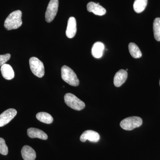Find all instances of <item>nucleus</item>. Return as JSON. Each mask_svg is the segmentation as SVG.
<instances>
[{"mask_svg":"<svg viewBox=\"0 0 160 160\" xmlns=\"http://www.w3.org/2000/svg\"><path fill=\"white\" fill-rule=\"evenodd\" d=\"M87 10L96 15L103 16L106 13V9L99 5V3L90 2L87 5Z\"/></svg>","mask_w":160,"mask_h":160,"instance_id":"1a4fd4ad","label":"nucleus"},{"mask_svg":"<svg viewBox=\"0 0 160 160\" xmlns=\"http://www.w3.org/2000/svg\"><path fill=\"white\" fill-rule=\"evenodd\" d=\"M11 58V55L9 53L6 54L0 55V66L6 64V62Z\"/></svg>","mask_w":160,"mask_h":160,"instance_id":"412c9836","label":"nucleus"},{"mask_svg":"<svg viewBox=\"0 0 160 160\" xmlns=\"http://www.w3.org/2000/svg\"><path fill=\"white\" fill-rule=\"evenodd\" d=\"M128 69H126V71H128Z\"/></svg>","mask_w":160,"mask_h":160,"instance_id":"4be33fe9","label":"nucleus"},{"mask_svg":"<svg viewBox=\"0 0 160 160\" xmlns=\"http://www.w3.org/2000/svg\"><path fill=\"white\" fill-rule=\"evenodd\" d=\"M100 135L96 132L93 130H86L83 132L80 137V141L82 142H86L87 140L93 142H97L99 141Z\"/></svg>","mask_w":160,"mask_h":160,"instance_id":"6e6552de","label":"nucleus"},{"mask_svg":"<svg viewBox=\"0 0 160 160\" xmlns=\"http://www.w3.org/2000/svg\"><path fill=\"white\" fill-rule=\"evenodd\" d=\"M58 0H50L45 14V18L47 22H51L54 19L58 12Z\"/></svg>","mask_w":160,"mask_h":160,"instance_id":"423d86ee","label":"nucleus"},{"mask_svg":"<svg viewBox=\"0 0 160 160\" xmlns=\"http://www.w3.org/2000/svg\"><path fill=\"white\" fill-rule=\"evenodd\" d=\"M148 0H135L133 9L135 12L139 13L142 12L147 6Z\"/></svg>","mask_w":160,"mask_h":160,"instance_id":"dca6fc26","label":"nucleus"},{"mask_svg":"<svg viewBox=\"0 0 160 160\" xmlns=\"http://www.w3.org/2000/svg\"><path fill=\"white\" fill-rule=\"evenodd\" d=\"M36 118L40 122L47 124H51L53 121L51 115L46 112H38L36 115Z\"/></svg>","mask_w":160,"mask_h":160,"instance_id":"f3484780","label":"nucleus"},{"mask_svg":"<svg viewBox=\"0 0 160 160\" xmlns=\"http://www.w3.org/2000/svg\"><path fill=\"white\" fill-rule=\"evenodd\" d=\"M105 46L101 42H97L93 44L92 48V54L96 58H100L103 56Z\"/></svg>","mask_w":160,"mask_h":160,"instance_id":"4468645a","label":"nucleus"},{"mask_svg":"<svg viewBox=\"0 0 160 160\" xmlns=\"http://www.w3.org/2000/svg\"><path fill=\"white\" fill-rule=\"evenodd\" d=\"M64 100L67 106L74 110L80 111L84 109L86 106L84 102L72 93H67L65 94Z\"/></svg>","mask_w":160,"mask_h":160,"instance_id":"7ed1b4c3","label":"nucleus"},{"mask_svg":"<svg viewBox=\"0 0 160 160\" xmlns=\"http://www.w3.org/2000/svg\"><path fill=\"white\" fill-rule=\"evenodd\" d=\"M129 50L132 57L134 58H139L142 56V52L137 45L134 43H129Z\"/></svg>","mask_w":160,"mask_h":160,"instance_id":"a211bd4d","label":"nucleus"},{"mask_svg":"<svg viewBox=\"0 0 160 160\" xmlns=\"http://www.w3.org/2000/svg\"><path fill=\"white\" fill-rule=\"evenodd\" d=\"M22 12L18 10L12 12L6 18L4 23V26L7 30L17 29L22 26Z\"/></svg>","mask_w":160,"mask_h":160,"instance_id":"f257e3e1","label":"nucleus"},{"mask_svg":"<svg viewBox=\"0 0 160 160\" xmlns=\"http://www.w3.org/2000/svg\"><path fill=\"white\" fill-rule=\"evenodd\" d=\"M62 79L69 85L77 86L79 85V80L74 71L66 66H64L61 69Z\"/></svg>","mask_w":160,"mask_h":160,"instance_id":"f03ea898","label":"nucleus"},{"mask_svg":"<svg viewBox=\"0 0 160 160\" xmlns=\"http://www.w3.org/2000/svg\"><path fill=\"white\" fill-rule=\"evenodd\" d=\"M1 71L3 77L6 80H12L14 77V71L9 64H5L1 66Z\"/></svg>","mask_w":160,"mask_h":160,"instance_id":"2eb2a0df","label":"nucleus"},{"mask_svg":"<svg viewBox=\"0 0 160 160\" xmlns=\"http://www.w3.org/2000/svg\"><path fill=\"white\" fill-rule=\"evenodd\" d=\"M27 134L32 138H38L42 140H47L48 136L45 132L39 129L34 128H30L27 130Z\"/></svg>","mask_w":160,"mask_h":160,"instance_id":"ddd939ff","label":"nucleus"},{"mask_svg":"<svg viewBox=\"0 0 160 160\" xmlns=\"http://www.w3.org/2000/svg\"><path fill=\"white\" fill-rule=\"evenodd\" d=\"M29 66L32 72L38 77H43L45 74V68L42 62L37 58H30L29 61Z\"/></svg>","mask_w":160,"mask_h":160,"instance_id":"39448f33","label":"nucleus"},{"mask_svg":"<svg viewBox=\"0 0 160 160\" xmlns=\"http://www.w3.org/2000/svg\"><path fill=\"white\" fill-rule=\"evenodd\" d=\"M17 114V111L14 109H7L0 115V127L7 125L14 118Z\"/></svg>","mask_w":160,"mask_h":160,"instance_id":"0eeeda50","label":"nucleus"},{"mask_svg":"<svg viewBox=\"0 0 160 160\" xmlns=\"http://www.w3.org/2000/svg\"><path fill=\"white\" fill-rule=\"evenodd\" d=\"M0 153L3 155H7L8 153V148L6 145L5 140L0 138Z\"/></svg>","mask_w":160,"mask_h":160,"instance_id":"aec40b11","label":"nucleus"},{"mask_svg":"<svg viewBox=\"0 0 160 160\" xmlns=\"http://www.w3.org/2000/svg\"><path fill=\"white\" fill-rule=\"evenodd\" d=\"M21 153L24 160H35L36 158L35 151L29 146H23L21 151Z\"/></svg>","mask_w":160,"mask_h":160,"instance_id":"f8f14e48","label":"nucleus"},{"mask_svg":"<svg viewBox=\"0 0 160 160\" xmlns=\"http://www.w3.org/2000/svg\"><path fill=\"white\" fill-rule=\"evenodd\" d=\"M142 120L138 117H130L124 119L120 122L121 128L126 130H132L142 126Z\"/></svg>","mask_w":160,"mask_h":160,"instance_id":"20e7f679","label":"nucleus"},{"mask_svg":"<svg viewBox=\"0 0 160 160\" xmlns=\"http://www.w3.org/2000/svg\"><path fill=\"white\" fill-rule=\"evenodd\" d=\"M153 30L154 36L156 40L160 41V18L155 19L153 24Z\"/></svg>","mask_w":160,"mask_h":160,"instance_id":"6ab92c4d","label":"nucleus"},{"mask_svg":"<svg viewBox=\"0 0 160 160\" xmlns=\"http://www.w3.org/2000/svg\"></svg>","mask_w":160,"mask_h":160,"instance_id":"5701e85b","label":"nucleus"},{"mask_svg":"<svg viewBox=\"0 0 160 160\" xmlns=\"http://www.w3.org/2000/svg\"><path fill=\"white\" fill-rule=\"evenodd\" d=\"M128 77V73L126 70L121 69L115 75L113 83L116 87H119L126 82Z\"/></svg>","mask_w":160,"mask_h":160,"instance_id":"9b49d317","label":"nucleus"},{"mask_svg":"<svg viewBox=\"0 0 160 160\" xmlns=\"http://www.w3.org/2000/svg\"><path fill=\"white\" fill-rule=\"evenodd\" d=\"M76 20L74 17L69 18L68 21L67 29L66 30V36L69 38L74 37L77 32Z\"/></svg>","mask_w":160,"mask_h":160,"instance_id":"9d476101","label":"nucleus"}]
</instances>
